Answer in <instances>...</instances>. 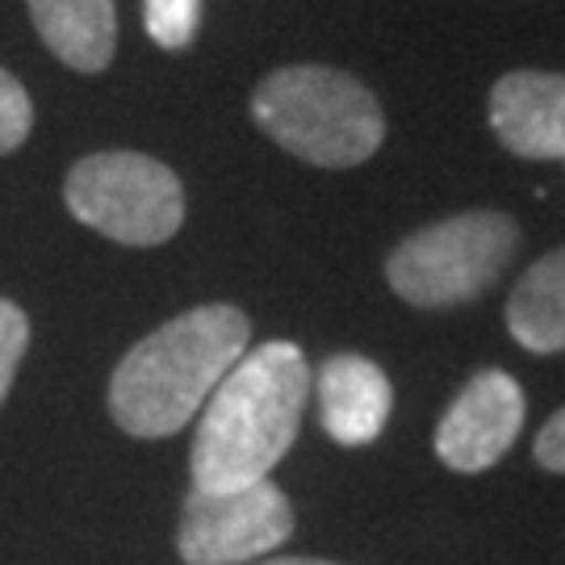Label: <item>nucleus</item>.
<instances>
[{
    "label": "nucleus",
    "instance_id": "7ed1b4c3",
    "mask_svg": "<svg viewBox=\"0 0 565 565\" xmlns=\"http://www.w3.org/2000/svg\"><path fill=\"white\" fill-rule=\"evenodd\" d=\"M252 118L277 147L315 168H356L385 142L377 97L356 76L319 63L264 76L252 93Z\"/></svg>",
    "mask_w": 565,
    "mask_h": 565
},
{
    "label": "nucleus",
    "instance_id": "1a4fd4ad",
    "mask_svg": "<svg viewBox=\"0 0 565 565\" xmlns=\"http://www.w3.org/2000/svg\"><path fill=\"white\" fill-rule=\"evenodd\" d=\"M390 411H394V385L382 364L356 352L327 356L319 369V419L335 445H373L390 424Z\"/></svg>",
    "mask_w": 565,
    "mask_h": 565
},
{
    "label": "nucleus",
    "instance_id": "423d86ee",
    "mask_svg": "<svg viewBox=\"0 0 565 565\" xmlns=\"http://www.w3.org/2000/svg\"><path fill=\"white\" fill-rule=\"evenodd\" d=\"M294 527L298 515L273 478L226 494L189 490L177 524V553L184 565H252L273 557Z\"/></svg>",
    "mask_w": 565,
    "mask_h": 565
},
{
    "label": "nucleus",
    "instance_id": "dca6fc26",
    "mask_svg": "<svg viewBox=\"0 0 565 565\" xmlns=\"http://www.w3.org/2000/svg\"><path fill=\"white\" fill-rule=\"evenodd\" d=\"M252 565H340V562H323V557H264V562Z\"/></svg>",
    "mask_w": 565,
    "mask_h": 565
},
{
    "label": "nucleus",
    "instance_id": "20e7f679",
    "mask_svg": "<svg viewBox=\"0 0 565 565\" xmlns=\"http://www.w3.org/2000/svg\"><path fill=\"white\" fill-rule=\"evenodd\" d=\"M515 247V218H507L503 210H465L406 235L385 260V281L406 306L419 310L465 306L503 277Z\"/></svg>",
    "mask_w": 565,
    "mask_h": 565
},
{
    "label": "nucleus",
    "instance_id": "9b49d317",
    "mask_svg": "<svg viewBox=\"0 0 565 565\" xmlns=\"http://www.w3.org/2000/svg\"><path fill=\"white\" fill-rule=\"evenodd\" d=\"M507 331L536 356L565 352V247L548 252L515 281L507 298Z\"/></svg>",
    "mask_w": 565,
    "mask_h": 565
},
{
    "label": "nucleus",
    "instance_id": "f03ea898",
    "mask_svg": "<svg viewBox=\"0 0 565 565\" xmlns=\"http://www.w3.org/2000/svg\"><path fill=\"white\" fill-rule=\"evenodd\" d=\"M252 323L239 306H193L142 335L109 377V415L135 440H163L193 424L205 398L239 364Z\"/></svg>",
    "mask_w": 565,
    "mask_h": 565
},
{
    "label": "nucleus",
    "instance_id": "39448f33",
    "mask_svg": "<svg viewBox=\"0 0 565 565\" xmlns=\"http://www.w3.org/2000/svg\"><path fill=\"white\" fill-rule=\"evenodd\" d=\"M63 202L84 226L126 247H160L184 223L181 177L142 151L84 156L63 181Z\"/></svg>",
    "mask_w": 565,
    "mask_h": 565
},
{
    "label": "nucleus",
    "instance_id": "f8f14e48",
    "mask_svg": "<svg viewBox=\"0 0 565 565\" xmlns=\"http://www.w3.org/2000/svg\"><path fill=\"white\" fill-rule=\"evenodd\" d=\"M142 25L156 46L184 51L202 30V0H142Z\"/></svg>",
    "mask_w": 565,
    "mask_h": 565
},
{
    "label": "nucleus",
    "instance_id": "f257e3e1",
    "mask_svg": "<svg viewBox=\"0 0 565 565\" xmlns=\"http://www.w3.org/2000/svg\"><path fill=\"white\" fill-rule=\"evenodd\" d=\"M306 394L310 364L298 343L268 340L243 352L202 406L189 452L193 490L226 494L264 482L298 440Z\"/></svg>",
    "mask_w": 565,
    "mask_h": 565
},
{
    "label": "nucleus",
    "instance_id": "ddd939ff",
    "mask_svg": "<svg viewBox=\"0 0 565 565\" xmlns=\"http://www.w3.org/2000/svg\"><path fill=\"white\" fill-rule=\"evenodd\" d=\"M34 130V102L13 72L0 67V156L18 151Z\"/></svg>",
    "mask_w": 565,
    "mask_h": 565
},
{
    "label": "nucleus",
    "instance_id": "0eeeda50",
    "mask_svg": "<svg viewBox=\"0 0 565 565\" xmlns=\"http://www.w3.org/2000/svg\"><path fill=\"white\" fill-rule=\"evenodd\" d=\"M524 390L503 369L469 377L436 427V457L452 473H486L503 461L524 427Z\"/></svg>",
    "mask_w": 565,
    "mask_h": 565
},
{
    "label": "nucleus",
    "instance_id": "4468645a",
    "mask_svg": "<svg viewBox=\"0 0 565 565\" xmlns=\"http://www.w3.org/2000/svg\"><path fill=\"white\" fill-rule=\"evenodd\" d=\"M30 348V319L18 302L0 298V406L13 390V377H18V364Z\"/></svg>",
    "mask_w": 565,
    "mask_h": 565
},
{
    "label": "nucleus",
    "instance_id": "6e6552de",
    "mask_svg": "<svg viewBox=\"0 0 565 565\" xmlns=\"http://www.w3.org/2000/svg\"><path fill=\"white\" fill-rule=\"evenodd\" d=\"M490 130L520 160H565V76L520 67L490 88Z\"/></svg>",
    "mask_w": 565,
    "mask_h": 565
},
{
    "label": "nucleus",
    "instance_id": "9d476101",
    "mask_svg": "<svg viewBox=\"0 0 565 565\" xmlns=\"http://www.w3.org/2000/svg\"><path fill=\"white\" fill-rule=\"evenodd\" d=\"M39 39L72 72H105L118 51L114 0H25Z\"/></svg>",
    "mask_w": 565,
    "mask_h": 565
},
{
    "label": "nucleus",
    "instance_id": "2eb2a0df",
    "mask_svg": "<svg viewBox=\"0 0 565 565\" xmlns=\"http://www.w3.org/2000/svg\"><path fill=\"white\" fill-rule=\"evenodd\" d=\"M532 457L536 465H545L548 473H565V406L557 415H548V424L536 431Z\"/></svg>",
    "mask_w": 565,
    "mask_h": 565
}]
</instances>
